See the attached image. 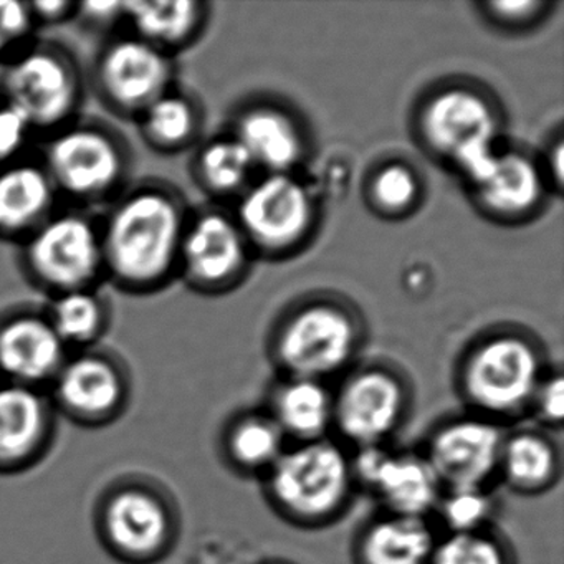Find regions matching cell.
Here are the masks:
<instances>
[{
  "mask_svg": "<svg viewBox=\"0 0 564 564\" xmlns=\"http://www.w3.org/2000/svg\"><path fill=\"white\" fill-rule=\"evenodd\" d=\"M262 481L272 510L308 530L338 521L358 490L349 451L332 437L289 445Z\"/></svg>",
  "mask_w": 564,
  "mask_h": 564,
  "instance_id": "2",
  "label": "cell"
},
{
  "mask_svg": "<svg viewBox=\"0 0 564 564\" xmlns=\"http://www.w3.org/2000/svg\"><path fill=\"white\" fill-rule=\"evenodd\" d=\"M485 213L520 219L534 213L544 196V176L536 161L520 151L498 153L490 176L474 189Z\"/></svg>",
  "mask_w": 564,
  "mask_h": 564,
  "instance_id": "23",
  "label": "cell"
},
{
  "mask_svg": "<svg viewBox=\"0 0 564 564\" xmlns=\"http://www.w3.org/2000/svg\"><path fill=\"white\" fill-rule=\"evenodd\" d=\"M269 564H286V563H269Z\"/></svg>",
  "mask_w": 564,
  "mask_h": 564,
  "instance_id": "40",
  "label": "cell"
},
{
  "mask_svg": "<svg viewBox=\"0 0 564 564\" xmlns=\"http://www.w3.org/2000/svg\"><path fill=\"white\" fill-rule=\"evenodd\" d=\"M437 533L427 518L376 514L352 543L355 564H431Z\"/></svg>",
  "mask_w": 564,
  "mask_h": 564,
  "instance_id": "18",
  "label": "cell"
},
{
  "mask_svg": "<svg viewBox=\"0 0 564 564\" xmlns=\"http://www.w3.org/2000/svg\"><path fill=\"white\" fill-rule=\"evenodd\" d=\"M421 197V181L404 163L382 164L369 183V200L384 216L398 217L411 213Z\"/></svg>",
  "mask_w": 564,
  "mask_h": 564,
  "instance_id": "32",
  "label": "cell"
},
{
  "mask_svg": "<svg viewBox=\"0 0 564 564\" xmlns=\"http://www.w3.org/2000/svg\"><path fill=\"white\" fill-rule=\"evenodd\" d=\"M77 14L94 25L110 24L123 19V2H85L77 4Z\"/></svg>",
  "mask_w": 564,
  "mask_h": 564,
  "instance_id": "37",
  "label": "cell"
},
{
  "mask_svg": "<svg viewBox=\"0 0 564 564\" xmlns=\"http://www.w3.org/2000/svg\"><path fill=\"white\" fill-rule=\"evenodd\" d=\"M67 346L48 318L19 315L0 325V372L14 384H42L57 378Z\"/></svg>",
  "mask_w": 564,
  "mask_h": 564,
  "instance_id": "15",
  "label": "cell"
},
{
  "mask_svg": "<svg viewBox=\"0 0 564 564\" xmlns=\"http://www.w3.org/2000/svg\"><path fill=\"white\" fill-rule=\"evenodd\" d=\"M361 343V329L345 306L313 302L296 308L276 329L272 351L285 378L325 382L345 371Z\"/></svg>",
  "mask_w": 564,
  "mask_h": 564,
  "instance_id": "4",
  "label": "cell"
},
{
  "mask_svg": "<svg viewBox=\"0 0 564 564\" xmlns=\"http://www.w3.org/2000/svg\"><path fill=\"white\" fill-rule=\"evenodd\" d=\"M540 424L541 431H560L564 417V381L560 371L546 372L533 402L530 414Z\"/></svg>",
  "mask_w": 564,
  "mask_h": 564,
  "instance_id": "33",
  "label": "cell"
},
{
  "mask_svg": "<svg viewBox=\"0 0 564 564\" xmlns=\"http://www.w3.org/2000/svg\"><path fill=\"white\" fill-rule=\"evenodd\" d=\"M362 488L381 503L386 513L427 520L444 491L422 452H395L389 447Z\"/></svg>",
  "mask_w": 564,
  "mask_h": 564,
  "instance_id": "16",
  "label": "cell"
},
{
  "mask_svg": "<svg viewBox=\"0 0 564 564\" xmlns=\"http://www.w3.org/2000/svg\"><path fill=\"white\" fill-rule=\"evenodd\" d=\"M561 478L556 442L541 429L507 431L498 462V480L521 497L553 490Z\"/></svg>",
  "mask_w": 564,
  "mask_h": 564,
  "instance_id": "20",
  "label": "cell"
},
{
  "mask_svg": "<svg viewBox=\"0 0 564 564\" xmlns=\"http://www.w3.org/2000/svg\"><path fill=\"white\" fill-rule=\"evenodd\" d=\"M6 101L18 108L32 130L64 127L80 104V78L74 64L58 51L32 48L6 65Z\"/></svg>",
  "mask_w": 564,
  "mask_h": 564,
  "instance_id": "9",
  "label": "cell"
},
{
  "mask_svg": "<svg viewBox=\"0 0 564 564\" xmlns=\"http://www.w3.org/2000/svg\"><path fill=\"white\" fill-rule=\"evenodd\" d=\"M495 503L490 488L444 490L434 514L447 533H471L491 528Z\"/></svg>",
  "mask_w": 564,
  "mask_h": 564,
  "instance_id": "31",
  "label": "cell"
},
{
  "mask_svg": "<svg viewBox=\"0 0 564 564\" xmlns=\"http://www.w3.org/2000/svg\"><path fill=\"white\" fill-rule=\"evenodd\" d=\"M48 322L65 346L87 345L104 332L107 313L94 290H74L55 296Z\"/></svg>",
  "mask_w": 564,
  "mask_h": 564,
  "instance_id": "29",
  "label": "cell"
},
{
  "mask_svg": "<svg viewBox=\"0 0 564 564\" xmlns=\"http://www.w3.org/2000/svg\"><path fill=\"white\" fill-rule=\"evenodd\" d=\"M55 384L61 404L85 421L110 417L124 398L120 369L100 355H82L65 361Z\"/></svg>",
  "mask_w": 564,
  "mask_h": 564,
  "instance_id": "19",
  "label": "cell"
},
{
  "mask_svg": "<svg viewBox=\"0 0 564 564\" xmlns=\"http://www.w3.org/2000/svg\"><path fill=\"white\" fill-rule=\"evenodd\" d=\"M32 127L28 118L4 101L0 105V167L15 163L28 144Z\"/></svg>",
  "mask_w": 564,
  "mask_h": 564,
  "instance_id": "34",
  "label": "cell"
},
{
  "mask_svg": "<svg viewBox=\"0 0 564 564\" xmlns=\"http://www.w3.org/2000/svg\"><path fill=\"white\" fill-rule=\"evenodd\" d=\"M204 9L196 0H130L123 2V19L134 37L170 54L193 41L203 28Z\"/></svg>",
  "mask_w": 564,
  "mask_h": 564,
  "instance_id": "25",
  "label": "cell"
},
{
  "mask_svg": "<svg viewBox=\"0 0 564 564\" xmlns=\"http://www.w3.org/2000/svg\"><path fill=\"white\" fill-rule=\"evenodd\" d=\"M256 164L236 138H219L200 150L196 161L197 176L214 194L240 193L247 189Z\"/></svg>",
  "mask_w": 564,
  "mask_h": 564,
  "instance_id": "28",
  "label": "cell"
},
{
  "mask_svg": "<svg viewBox=\"0 0 564 564\" xmlns=\"http://www.w3.org/2000/svg\"><path fill=\"white\" fill-rule=\"evenodd\" d=\"M187 220L181 200L164 187L133 191L100 229L105 270L128 290L160 285L180 265Z\"/></svg>",
  "mask_w": 564,
  "mask_h": 564,
  "instance_id": "1",
  "label": "cell"
},
{
  "mask_svg": "<svg viewBox=\"0 0 564 564\" xmlns=\"http://www.w3.org/2000/svg\"><path fill=\"white\" fill-rule=\"evenodd\" d=\"M34 15L31 6L25 2H0V39L12 47L19 41H24L34 28Z\"/></svg>",
  "mask_w": 564,
  "mask_h": 564,
  "instance_id": "35",
  "label": "cell"
},
{
  "mask_svg": "<svg viewBox=\"0 0 564 564\" xmlns=\"http://www.w3.org/2000/svg\"><path fill=\"white\" fill-rule=\"evenodd\" d=\"M419 133L432 153L454 163L465 151L495 147L500 133L497 108L481 91L448 85L434 91L419 110Z\"/></svg>",
  "mask_w": 564,
  "mask_h": 564,
  "instance_id": "11",
  "label": "cell"
},
{
  "mask_svg": "<svg viewBox=\"0 0 564 564\" xmlns=\"http://www.w3.org/2000/svg\"><path fill=\"white\" fill-rule=\"evenodd\" d=\"M484 8L488 18L497 24L507 25V28H521V25L536 21L547 4L534 2V0H523V2H488Z\"/></svg>",
  "mask_w": 564,
  "mask_h": 564,
  "instance_id": "36",
  "label": "cell"
},
{
  "mask_svg": "<svg viewBox=\"0 0 564 564\" xmlns=\"http://www.w3.org/2000/svg\"><path fill=\"white\" fill-rule=\"evenodd\" d=\"M97 82L115 110L140 115L171 90L173 62L170 54L134 35L118 39L101 52Z\"/></svg>",
  "mask_w": 564,
  "mask_h": 564,
  "instance_id": "12",
  "label": "cell"
},
{
  "mask_svg": "<svg viewBox=\"0 0 564 564\" xmlns=\"http://www.w3.org/2000/svg\"><path fill=\"white\" fill-rule=\"evenodd\" d=\"M405 379L388 366H362L333 391V432L351 451L388 445L411 412Z\"/></svg>",
  "mask_w": 564,
  "mask_h": 564,
  "instance_id": "5",
  "label": "cell"
},
{
  "mask_svg": "<svg viewBox=\"0 0 564 564\" xmlns=\"http://www.w3.org/2000/svg\"><path fill=\"white\" fill-rule=\"evenodd\" d=\"M31 6L35 21L58 22L70 15L77 9V4L54 0V2H34Z\"/></svg>",
  "mask_w": 564,
  "mask_h": 564,
  "instance_id": "38",
  "label": "cell"
},
{
  "mask_svg": "<svg viewBox=\"0 0 564 564\" xmlns=\"http://www.w3.org/2000/svg\"><path fill=\"white\" fill-rule=\"evenodd\" d=\"M265 411L292 444L333 434V391L326 382L285 378L270 392Z\"/></svg>",
  "mask_w": 564,
  "mask_h": 564,
  "instance_id": "21",
  "label": "cell"
},
{
  "mask_svg": "<svg viewBox=\"0 0 564 564\" xmlns=\"http://www.w3.org/2000/svg\"><path fill=\"white\" fill-rule=\"evenodd\" d=\"M138 118L143 137L158 150H183L199 131L197 108L186 95L174 90L156 98Z\"/></svg>",
  "mask_w": 564,
  "mask_h": 564,
  "instance_id": "27",
  "label": "cell"
},
{
  "mask_svg": "<svg viewBox=\"0 0 564 564\" xmlns=\"http://www.w3.org/2000/svg\"><path fill=\"white\" fill-rule=\"evenodd\" d=\"M51 412L34 388H0V467H21L31 462L47 441Z\"/></svg>",
  "mask_w": 564,
  "mask_h": 564,
  "instance_id": "22",
  "label": "cell"
},
{
  "mask_svg": "<svg viewBox=\"0 0 564 564\" xmlns=\"http://www.w3.org/2000/svg\"><path fill=\"white\" fill-rule=\"evenodd\" d=\"M55 191L47 171L37 164L0 167V237L34 232L48 219Z\"/></svg>",
  "mask_w": 564,
  "mask_h": 564,
  "instance_id": "24",
  "label": "cell"
},
{
  "mask_svg": "<svg viewBox=\"0 0 564 564\" xmlns=\"http://www.w3.org/2000/svg\"><path fill=\"white\" fill-rule=\"evenodd\" d=\"M249 242L234 217L207 210L187 220L180 265L193 285L217 290L230 285L246 270Z\"/></svg>",
  "mask_w": 564,
  "mask_h": 564,
  "instance_id": "13",
  "label": "cell"
},
{
  "mask_svg": "<svg viewBox=\"0 0 564 564\" xmlns=\"http://www.w3.org/2000/svg\"><path fill=\"white\" fill-rule=\"evenodd\" d=\"M105 534L115 550L131 560H151L166 550L173 520L161 498L150 491H118L105 507Z\"/></svg>",
  "mask_w": 564,
  "mask_h": 564,
  "instance_id": "14",
  "label": "cell"
},
{
  "mask_svg": "<svg viewBox=\"0 0 564 564\" xmlns=\"http://www.w3.org/2000/svg\"><path fill=\"white\" fill-rule=\"evenodd\" d=\"M289 447L283 432L267 411H247L234 417L224 432L227 464L246 477L262 478Z\"/></svg>",
  "mask_w": 564,
  "mask_h": 564,
  "instance_id": "26",
  "label": "cell"
},
{
  "mask_svg": "<svg viewBox=\"0 0 564 564\" xmlns=\"http://www.w3.org/2000/svg\"><path fill=\"white\" fill-rule=\"evenodd\" d=\"M6 64L4 62H0V82H2V75H4Z\"/></svg>",
  "mask_w": 564,
  "mask_h": 564,
  "instance_id": "39",
  "label": "cell"
},
{
  "mask_svg": "<svg viewBox=\"0 0 564 564\" xmlns=\"http://www.w3.org/2000/svg\"><path fill=\"white\" fill-rule=\"evenodd\" d=\"M256 167L267 174H292L306 153V138L299 121L283 108L257 105L240 115L232 134Z\"/></svg>",
  "mask_w": 564,
  "mask_h": 564,
  "instance_id": "17",
  "label": "cell"
},
{
  "mask_svg": "<svg viewBox=\"0 0 564 564\" xmlns=\"http://www.w3.org/2000/svg\"><path fill=\"white\" fill-rule=\"evenodd\" d=\"M45 171L55 189L80 200L110 196L124 177L127 156L113 134L95 127H68L51 141Z\"/></svg>",
  "mask_w": 564,
  "mask_h": 564,
  "instance_id": "10",
  "label": "cell"
},
{
  "mask_svg": "<svg viewBox=\"0 0 564 564\" xmlns=\"http://www.w3.org/2000/svg\"><path fill=\"white\" fill-rule=\"evenodd\" d=\"M315 199L293 174H265L240 194L237 224L262 252L296 249L315 226Z\"/></svg>",
  "mask_w": 564,
  "mask_h": 564,
  "instance_id": "7",
  "label": "cell"
},
{
  "mask_svg": "<svg viewBox=\"0 0 564 564\" xmlns=\"http://www.w3.org/2000/svg\"><path fill=\"white\" fill-rule=\"evenodd\" d=\"M546 372L540 348L531 339L520 333H495L468 349L457 372V388L468 412L507 425L530 414Z\"/></svg>",
  "mask_w": 564,
  "mask_h": 564,
  "instance_id": "3",
  "label": "cell"
},
{
  "mask_svg": "<svg viewBox=\"0 0 564 564\" xmlns=\"http://www.w3.org/2000/svg\"><path fill=\"white\" fill-rule=\"evenodd\" d=\"M35 282L58 293L90 289L105 270L100 227L80 214L48 217L25 243Z\"/></svg>",
  "mask_w": 564,
  "mask_h": 564,
  "instance_id": "6",
  "label": "cell"
},
{
  "mask_svg": "<svg viewBox=\"0 0 564 564\" xmlns=\"http://www.w3.org/2000/svg\"><path fill=\"white\" fill-rule=\"evenodd\" d=\"M431 564H517L513 551L494 528L438 536Z\"/></svg>",
  "mask_w": 564,
  "mask_h": 564,
  "instance_id": "30",
  "label": "cell"
},
{
  "mask_svg": "<svg viewBox=\"0 0 564 564\" xmlns=\"http://www.w3.org/2000/svg\"><path fill=\"white\" fill-rule=\"evenodd\" d=\"M507 431V425L471 412L455 415L432 429L422 455L444 490L490 488Z\"/></svg>",
  "mask_w": 564,
  "mask_h": 564,
  "instance_id": "8",
  "label": "cell"
}]
</instances>
